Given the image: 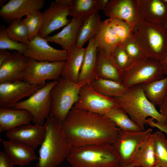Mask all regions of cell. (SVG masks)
<instances>
[{
	"label": "cell",
	"instance_id": "277c9868",
	"mask_svg": "<svg viewBox=\"0 0 167 167\" xmlns=\"http://www.w3.org/2000/svg\"><path fill=\"white\" fill-rule=\"evenodd\" d=\"M66 160L71 167H114L120 161L110 144L72 146Z\"/></svg>",
	"mask_w": 167,
	"mask_h": 167
},
{
	"label": "cell",
	"instance_id": "1f68e13d",
	"mask_svg": "<svg viewBox=\"0 0 167 167\" xmlns=\"http://www.w3.org/2000/svg\"><path fill=\"white\" fill-rule=\"evenodd\" d=\"M97 11L99 10L96 6V0H71L69 15L84 20Z\"/></svg>",
	"mask_w": 167,
	"mask_h": 167
},
{
	"label": "cell",
	"instance_id": "d6a6232c",
	"mask_svg": "<svg viewBox=\"0 0 167 167\" xmlns=\"http://www.w3.org/2000/svg\"><path fill=\"white\" fill-rule=\"evenodd\" d=\"M152 135L155 166L167 167V139L160 130L156 131Z\"/></svg>",
	"mask_w": 167,
	"mask_h": 167
},
{
	"label": "cell",
	"instance_id": "ab89813d",
	"mask_svg": "<svg viewBox=\"0 0 167 167\" xmlns=\"http://www.w3.org/2000/svg\"><path fill=\"white\" fill-rule=\"evenodd\" d=\"M14 165L13 161L5 152L0 151V167H13Z\"/></svg>",
	"mask_w": 167,
	"mask_h": 167
},
{
	"label": "cell",
	"instance_id": "2e32d148",
	"mask_svg": "<svg viewBox=\"0 0 167 167\" xmlns=\"http://www.w3.org/2000/svg\"><path fill=\"white\" fill-rule=\"evenodd\" d=\"M44 4V0H10L1 7L0 16L4 21L10 23L40 11Z\"/></svg>",
	"mask_w": 167,
	"mask_h": 167
},
{
	"label": "cell",
	"instance_id": "7bdbcfd3",
	"mask_svg": "<svg viewBox=\"0 0 167 167\" xmlns=\"http://www.w3.org/2000/svg\"><path fill=\"white\" fill-rule=\"evenodd\" d=\"M12 54V53L7 50L0 49V65L9 58Z\"/></svg>",
	"mask_w": 167,
	"mask_h": 167
},
{
	"label": "cell",
	"instance_id": "7c38bea8",
	"mask_svg": "<svg viewBox=\"0 0 167 167\" xmlns=\"http://www.w3.org/2000/svg\"><path fill=\"white\" fill-rule=\"evenodd\" d=\"M152 132L151 128L137 131H125L120 130L112 144L120 157V164H130L138 146L147 137L152 134Z\"/></svg>",
	"mask_w": 167,
	"mask_h": 167
},
{
	"label": "cell",
	"instance_id": "74e56055",
	"mask_svg": "<svg viewBox=\"0 0 167 167\" xmlns=\"http://www.w3.org/2000/svg\"><path fill=\"white\" fill-rule=\"evenodd\" d=\"M109 23L122 43L133 35V32L126 22L117 18L107 19Z\"/></svg>",
	"mask_w": 167,
	"mask_h": 167
},
{
	"label": "cell",
	"instance_id": "ba28073f",
	"mask_svg": "<svg viewBox=\"0 0 167 167\" xmlns=\"http://www.w3.org/2000/svg\"><path fill=\"white\" fill-rule=\"evenodd\" d=\"M57 81L48 82L28 98L18 102L13 108L28 111L32 115V122L35 124L44 125L45 120L49 116L51 108L50 91Z\"/></svg>",
	"mask_w": 167,
	"mask_h": 167
},
{
	"label": "cell",
	"instance_id": "9c48e42d",
	"mask_svg": "<svg viewBox=\"0 0 167 167\" xmlns=\"http://www.w3.org/2000/svg\"><path fill=\"white\" fill-rule=\"evenodd\" d=\"M79 95V99L72 109L104 115L109 109L119 107L114 97L98 93L91 84L82 85Z\"/></svg>",
	"mask_w": 167,
	"mask_h": 167
},
{
	"label": "cell",
	"instance_id": "f907efd6",
	"mask_svg": "<svg viewBox=\"0 0 167 167\" xmlns=\"http://www.w3.org/2000/svg\"><path fill=\"white\" fill-rule=\"evenodd\" d=\"M154 167H158L154 166Z\"/></svg>",
	"mask_w": 167,
	"mask_h": 167
},
{
	"label": "cell",
	"instance_id": "4dcf8cb0",
	"mask_svg": "<svg viewBox=\"0 0 167 167\" xmlns=\"http://www.w3.org/2000/svg\"><path fill=\"white\" fill-rule=\"evenodd\" d=\"M104 115L110 119L122 131L132 132L142 130L119 107L109 109Z\"/></svg>",
	"mask_w": 167,
	"mask_h": 167
},
{
	"label": "cell",
	"instance_id": "f35d334b",
	"mask_svg": "<svg viewBox=\"0 0 167 167\" xmlns=\"http://www.w3.org/2000/svg\"><path fill=\"white\" fill-rule=\"evenodd\" d=\"M122 43L124 48L132 62L145 56L143 52L135 40L134 34Z\"/></svg>",
	"mask_w": 167,
	"mask_h": 167
},
{
	"label": "cell",
	"instance_id": "7dc6e473",
	"mask_svg": "<svg viewBox=\"0 0 167 167\" xmlns=\"http://www.w3.org/2000/svg\"><path fill=\"white\" fill-rule=\"evenodd\" d=\"M6 0H0V6L2 7L4 5L5 3L6 2Z\"/></svg>",
	"mask_w": 167,
	"mask_h": 167
},
{
	"label": "cell",
	"instance_id": "8d00e7d4",
	"mask_svg": "<svg viewBox=\"0 0 167 167\" xmlns=\"http://www.w3.org/2000/svg\"><path fill=\"white\" fill-rule=\"evenodd\" d=\"M5 26H0V49L15 50L23 54L27 45L26 44L18 42L10 38L7 36Z\"/></svg>",
	"mask_w": 167,
	"mask_h": 167
},
{
	"label": "cell",
	"instance_id": "484cf974",
	"mask_svg": "<svg viewBox=\"0 0 167 167\" xmlns=\"http://www.w3.org/2000/svg\"><path fill=\"white\" fill-rule=\"evenodd\" d=\"M130 164L138 167H154L155 166L152 133L147 137L138 146Z\"/></svg>",
	"mask_w": 167,
	"mask_h": 167
},
{
	"label": "cell",
	"instance_id": "ffe728a7",
	"mask_svg": "<svg viewBox=\"0 0 167 167\" xmlns=\"http://www.w3.org/2000/svg\"><path fill=\"white\" fill-rule=\"evenodd\" d=\"M97 47L92 37L86 48L83 63L79 75L78 83L91 84L98 78L97 72Z\"/></svg>",
	"mask_w": 167,
	"mask_h": 167
},
{
	"label": "cell",
	"instance_id": "30bf717a",
	"mask_svg": "<svg viewBox=\"0 0 167 167\" xmlns=\"http://www.w3.org/2000/svg\"><path fill=\"white\" fill-rule=\"evenodd\" d=\"M65 63V61L40 62L29 58L23 80L38 85H45L46 80H57Z\"/></svg>",
	"mask_w": 167,
	"mask_h": 167
},
{
	"label": "cell",
	"instance_id": "83f0119b",
	"mask_svg": "<svg viewBox=\"0 0 167 167\" xmlns=\"http://www.w3.org/2000/svg\"><path fill=\"white\" fill-rule=\"evenodd\" d=\"M98 11L95 12L84 21L78 34L76 46L83 47L85 43L89 41L97 32L101 22Z\"/></svg>",
	"mask_w": 167,
	"mask_h": 167
},
{
	"label": "cell",
	"instance_id": "b9f144b4",
	"mask_svg": "<svg viewBox=\"0 0 167 167\" xmlns=\"http://www.w3.org/2000/svg\"><path fill=\"white\" fill-rule=\"evenodd\" d=\"M159 106V112L167 122V94L162 102Z\"/></svg>",
	"mask_w": 167,
	"mask_h": 167
},
{
	"label": "cell",
	"instance_id": "f6af8a7d",
	"mask_svg": "<svg viewBox=\"0 0 167 167\" xmlns=\"http://www.w3.org/2000/svg\"><path fill=\"white\" fill-rule=\"evenodd\" d=\"M160 62L164 74L167 75V55L165 58Z\"/></svg>",
	"mask_w": 167,
	"mask_h": 167
},
{
	"label": "cell",
	"instance_id": "4fadbf2b",
	"mask_svg": "<svg viewBox=\"0 0 167 167\" xmlns=\"http://www.w3.org/2000/svg\"><path fill=\"white\" fill-rule=\"evenodd\" d=\"M45 85H33L23 80L0 83V108L13 107L20 100L30 97Z\"/></svg>",
	"mask_w": 167,
	"mask_h": 167
},
{
	"label": "cell",
	"instance_id": "3957f363",
	"mask_svg": "<svg viewBox=\"0 0 167 167\" xmlns=\"http://www.w3.org/2000/svg\"><path fill=\"white\" fill-rule=\"evenodd\" d=\"M142 85L133 86L122 96L114 97L117 104L142 130H144L145 125H148L146 120L148 117L163 124L167 123L155 106L147 98Z\"/></svg>",
	"mask_w": 167,
	"mask_h": 167
},
{
	"label": "cell",
	"instance_id": "ee69618b",
	"mask_svg": "<svg viewBox=\"0 0 167 167\" xmlns=\"http://www.w3.org/2000/svg\"><path fill=\"white\" fill-rule=\"evenodd\" d=\"M109 0H96V5L98 10H103L105 8Z\"/></svg>",
	"mask_w": 167,
	"mask_h": 167
},
{
	"label": "cell",
	"instance_id": "9a60e30c",
	"mask_svg": "<svg viewBox=\"0 0 167 167\" xmlns=\"http://www.w3.org/2000/svg\"><path fill=\"white\" fill-rule=\"evenodd\" d=\"M69 6L56 1L52 2L49 6L42 12V22L38 36L45 38L52 32L68 24Z\"/></svg>",
	"mask_w": 167,
	"mask_h": 167
},
{
	"label": "cell",
	"instance_id": "7a4b0ae2",
	"mask_svg": "<svg viewBox=\"0 0 167 167\" xmlns=\"http://www.w3.org/2000/svg\"><path fill=\"white\" fill-rule=\"evenodd\" d=\"M44 124L45 137L35 167H56L66 159L72 145L58 121L49 116Z\"/></svg>",
	"mask_w": 167,
	"mask_h": 167
},
{
	"label": "cell",
	"instance_id": "8fae6325",
	"mask_svg": "<svg viewBox=\"0 0 167 167\" xmlns=\"http://www.w3.org/2000/svg\"><path fill=\"white\" fill-rule=\"evenodd\" d=\"M103 11L109 18H117L126 22L134 33L144 21L138 0H109Z\"/></svg>",
	"mask_w": 167,
	"mask_h": 167
},
{
	"label": "cell",
	"instance_id": "e575fe53",
	"mask_svg": "<svg viewBox=\"0 0 167 167\" xmlns=\"http://www.w3.org/2000/svg\"><path fill=\"white\" fill-rule=\"evenodd\" d=\"M28 32L29 40L38 36L42 22V12L40 11L34 12L22 19Z\"/></svg>",
	"mask_w": 167,
	"mask_h": 167
},
{
	"label": "cell",
	"instance_id": "836d02e7",
	"mask_svg": "<svg viewBox=\"0 0 167 167\" xmlns=\"http://www.w3.org/2000/svg\"><path fill=\"white\" fill-rule=\"evenodd\" d=\"M6 31L8 36L16 41L26 44L29 40L28 32L21 19L11 22Z\"/></svg>",
	"mask_w": 167,
	"mask_h": 167
},
{
	"label": "cell",
	"instance_id": "ac0fdd59",
	"mask_svg": "<svg viewBox=\"0 0 167 167\" xmlns=\"http://www.w3.org/2000/svg\"><path fill=\"white\" fill-rule=\"evenodd\" d=\"M29 58L14 51L0 65V83L22 81Z\"/></svg>",
	"mask_w": 167,
	"mask_h": 167
},
{
	"label": "cell",
	"instance_id": "f1b7e54d",
	"mask_svg": "<svg viewBox=\"0 0 167 167\" xmlns=\"http://www.w3.org/2000/svg\"><path fill=\"white\" fill-rule=\"evenodd\" d=\"M142 86L148 100L155 106H159L167 94V75L163 79L142 84Z\"/></svg>",
	"mask_w": 167,
	"mask_h": 167
},
{
	"label": "cell",
	"instance_id": "681fc988",
	"mask_svg": "<svg viewBox=\"0 0 167 167\" xmlns=\"http://www.w3.org/2000/svg\"><path fill=\"white\" fill-rule=\"evenodd\" d=\"M165 1L167 2V0H165Z\"/></svg>",
	"mask_w": 167,
	"mask_h": 167
},
{
	"label": "cell",
	"instance_id": "5b68a950",
	"mask_svg": "<svg viewBox=\"0 0 167 167\" xmlns=\"http://www.w3.org/2000/svg\"><path fill=\"white\" fill-rule=\"evenodd\" d=\"M145 56L161 61L167 55V29L164 26L143 21L134 33Z\"/></svg>",
	"mask_w": 167,
	"mask_h": 167
},
{
	"label": "cell",
	"instance_id": "7402d4cb",
	"mask_svg": "<svg viewBox=\"0 0 167 167\" xmlns=\"http://www.w3.org/2000/svg\"><path fill=\"white\" fill-rule=\"evenodd\" d=\"M84 20L72 18L70 22L61 31L45 38L48 42L59 44L63 50L68 52L75 45L78 34Z\"/></svg>",
	"mask_w": 167,
	"mask_h": 167
},
{
	"label": "cell",
	"instance_id": "4316f807",
	"mask_svg": "<svg viewBox=\"0 0 167 167\" xmlns=\"http://www.w3.org/2000/svg\"><path fill=\"white\" fill-rule=\"evenodd\" d=\"M97 55L98 78L111 80L121 83L119 70L114 65L110 56L98 48Z\"/></svg>",
	"mask_w": 167,
	"mask_h": 167
},
{
	"label": "cell",
	"instance_id": "d590c367",
	"mask_svg": "<svg viewBox=\"0 0 167 167\" xmlns=\"http://www.w3.org/2000/svg\"><path fill=\"white\" fill-rule=\"evenodd\" d=\"M110 56L114 65L119 71L126 68L132 63L124 48L122 43H119L115 47Z\"/></svg>",
	"mask_w": 167,
	"mask_h": 167
},
{
	"label": "cell",
	"instance_id": "6da1fadb",
	"mask_svg": "<svg viewBox=\"0 0 167 167\" xmlns=\"http://www.w3.org/2000/svg\"><path fill=\"white\" fill-rule=\"evenodd\" d=\"M62 125L72 146L112 144L121 130L105 115L72 108Z\"/></svg>",
	"mask_w": 167,
	"mask_h": 167
},
{
	"label": "cell",
	"instance_id": "44dd1931",
	"mask_svg": "<svg viewBox=\"0 0 167 167\" xmlns=\"http://www.w3.org/2000/svg\"><path fill=\"white\" fill-rule=\"evenodd\" d=\"M143 20L165 26L167 22V2L165 0H138Z\"/></svg>",
	"mask_w": 167,
	"mask_h": 167
},
{
	"label": "cell",
	"instance_id": "bcb514c9",
	"mask_svg": "<svg viewBox=\"0 0 167 167\" xmlns=\"http://www.w3.org/2000/svg\"><path fill=\"white\" fill-rule=\"evenodd\" d=\"M114 167H138L133 166L130 164L127 165L119 164L118 165Z\"/></svg>",
	"mask_w": 167,
	"mask_h": 167
},
{
	"label": "cell",
	"instance_id": "e0dca14e",
	"mask_svg": "<svg viewBox=\"0 0 167 167\" xmlns=\"http://www.w3.org/2000/svg\"><path fill=\"white\" fill-rule=\"evenodd\" d=\"M45 134V124L40 126L28 124L6 131V135L9 139L24 143L35 150L41 145Z\"/></svg>",
	"mask_w": 167,
	"mask_h": 167
},
{
	"label": "cell",
	"instance_id": "f546056e",
	"mask_svg": "<svg viewBox=\"0 0 167 167\" xmlns=\"http://www.w3.org/2000/svg\"><path fill=\"white\" fill-rule=\"evenodd\" d=\"M98 93L105 96L115 97L120 96L127 92L130 87L111 80L98 78L91 84Z\"/></svg>",
	"mask_w": 167,
	"mask_h": 167
},
{
	"label": "cell",
	"instance_id": "d4e9b609",
	"mask_svg": "<svg viewBox=\"0 0 167 167\" xmlns=\"http://www.w3.org/2000/svg\"><path fill=\"white\" fill-rule=\"evenodd\" d=\"M85 50L86 48L75 45L68 52L61 76L74 83H78Z\"/></svg>",
	"mask_w": 167,
	"mask_h": 167
},
{
	"label": "cell",
	"instance_id": "8992f818",
	"mask_svg": "<svg viewBox=\"0 0 167 167\" xmlns=\"http://www.w3.org/2000/svg\"><path fill=\"white\" fill-rule=\"evenodd\" d=\"M82 85L61 76L50 91L51 106L49 116L62 123L78 101Z\"/></svg>",
	"mask_w": 167,
	"mask_h": 167
},
{
	"label": "cell",
	"instance_id": "c3c4849f",
	"mask_svg": "<svg viewBox=\"0 0 167 167\" xmlns=\"http://www.w3.org/2000/svg\"><path fill=\"white\" fill-rule=\"evenodd\" d=\"M165 27L167 29V22L165 24Z\"/></svg>",
	"mask_w": 167,
	"mask_h": 167
},
{
	"label": "cell",
	"instance_id": "52a82bcc",
	"mask_svg": "<svg viewBox=\"0 0 167 167\" xmlns=\"http://www.w3.org/2000/svg\"><path fill=\"white\" fill-rule=\"evenodd\" d=\"M121 84L127 87L164 78L160 61L144 56L119 71Z\"/></svg>",
	"mask_w": 167,
	"mask_h": 167
},
{
	"label": "cell",
	"instance_id": "603a6c76",
	"mask_svg": "<svg viewBox=\"0 0 167 167\" xmlns=\"http://www.w3.org/2000/svg\"><path fill=\"white\" fill-rule=\"evenodd\" d=\"M33 117L28 111L11 108H0V132L8 131L20 126L30 124Z\"/></svg>",
	"mask_w": 167,
	"mask_h": 167
},
{
	"label": "cell",
	"instance_id": "cb8c5ba5",
	"mask_svg": "<svg viewBox=\"0 0 167 167\" xmlns=\"http://www.w3.org/2000/svg\"><path fill=\"white\" fill-rule=\"evenodd\" d=\"M93 38L97 48L110 55L115 47L122 43L108 19L101 21L100 27Z\"/></svg>",
	"mask_w": 167,
	"mask_h": 167
},
{
	"label": "cell",
	"instance_id": "60d3db41",
	"mask_svg": "<svg viewBox=\"0 0 167 167\" xmlns=\"http://www.w3.org/2000/svg\"><path fill=\"white\" fill-rule=\"evenodd\" d=\"M154 120L152 118H147L146 120L147 125L152 127L157 128L167 134V123L163 124L158 122H155Z\"/></svg>",
	"mask_w": 167,
	"mask_h": 167
},
{
	"label": "cell",
	"instance_id": "5bb4252c",
	"mask_svg": "<svg viewBox=\"0 0 167 167\" xmlns=\"http://www.w3.org/2000/svg\"><path fill=\"white\" fill-rule=\"evenodd\" d=\"M45 38L37 36L27 43L23 54L38 61L55 62L66 61L68 52L50 45Z\"/></svg>",
	"mask_w": 167,
	"mask_h": 167
},
{
	"label": "cell",
	"instance_id": "d6986e66",
	"mask_svg": "<svg viewBox=\"0 0 167 167\" xmlns=\"http://www.w3.org/2000/svg\"><path fill=\"white\" fill-rule=\"evenodd\" d=\"M5 152L11 160L14 165L21 167L29 165L32 161L38 159L34 149L22 143L10 140L1 139Z\"/></svg>",
	"mask_w": 167,
	"mask_h": 167
}]
</instances>
